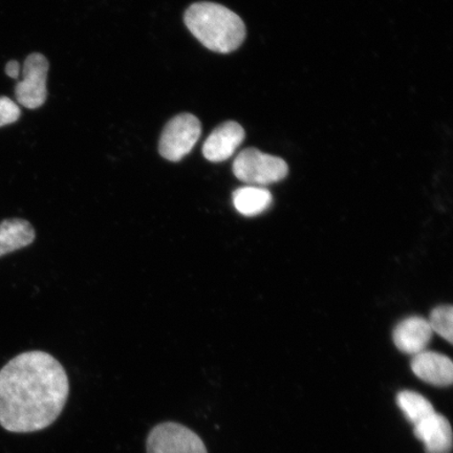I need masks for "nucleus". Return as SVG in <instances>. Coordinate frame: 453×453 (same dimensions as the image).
Here are the masks:
<instances>
[{
  "label": "nucleus",
  "instance_id": "obj_12",
  "mask_svg": "<svg viewBox=\"0 0 453 453\" xmlns=\"http://www.w3.org/2000/svg\"><path fill=\"white\" fill-rule=\"evenodd\" d=\"M273 196L259 186L242 187L234 192V205L245 217H257L270 208Z\"/></svg>",
  "mask_w": 453,
  "mask_h": 453
},
{
  "label": "nucleus",
  "instance_id": "obj_10",
  "mask_svg": "<svg viewBox=\"0 0 453 453\" xmlns=\"http://www.w3.org/2000/svg\"><path fill=\"white\" fill-rule=\"evenodd\" d=\"M416 437L422 441L426 453H450L452 429L444 416L434 412L415 426Z\"/></svg>",
  "mask_w": 453,
  "mask_h": 453
},
{
  "label": "nucleus",
  "instance_id": "obj_16",
  "mask_svg": "<svg viewBox=\"0 0 453 453\" xmlns=\"http://www.w3.org/2000/svg\"><path fill=\"white\" fill-rule=\"evenodd\" d=\"M5 73H7L11 78H19L20 73V65L19 62L15 60L9 61L7 65H5Z\"/></svg>",
  "mask_w": 453,
  "mask_h": 453
},
{
  "label": "nucleus",
  "instance_id": "obj_11",
  "mask_svg": "<svg viewBox=\"0 0 453 453\" xmlns=\"http://www.w3.org/2000/svg\"><path fill=\"white\" fill-rule=\"evenodd\" d=\"M36 239V232L28 220L5 219L0 222V258L27 248Z\"/></svg>",
  "mask_w": 453,
  "mask_h": 453
},
{
  "label": "nucleus",
  "instance_id": "obj_5",
  "mask_svg": "<svg viewBox=\"0 0 453 453\" xmlns=\"http://www.w3.org/2000/svg\"><path fill=\"white\" fill-rule=\"evenodd\" d=\"M146 449L147 453H208L196 433L174 422H164L152 428Z\"/></svg>",
  "mask_w": 453,
  "mask_h": 453
},
{
  "label": "nucleus",
  "instance_id": "obj_13",
  "mask_svg": "<svg viewBox=\"0 0 453 453\" xmlns=\"http://www.w3.org/2000/svg\"><path fill=\"white\" fill-rule=\"evenodd\" d=\"M396 403H398L402 411H403L407 420L413 425L421 423L434 413L432 403L421 394L412 392V390H403L396 395Z\"/></svg>",
  "mask_w": 453,
  "mask_h": 453
},
{
  "label": "nucleus",
  "instance_id": "obj_8",
  "mask_svg": "<svg viewBox=\"0 0 453 453\" xmlns=\"http://www.w3.org/2000/svg\"><path fill=\"white\" fill-rule=\"evenodd\" d=\"M433 330L428 320L412 316L402 320L394 331V342L402 353L415 356L426 349L432 340Z\"/></svg>",
  "mask_w": 453,
  "mask_h": 453
},
{
  "label": "nucleus",
  "instance_id": "obj_3",
  "mask_svg": "<svg viewBox=\"0 0 453 453\" xmlns=\"http://www.w3.org/2000/svg\"><path fill=\"white\" fill-rule=\"evenodd\" d=\"M288 164L281 157L264 154L257 149L242 150L234 162V173L242 182L264 186L287 178Z\"/></svg>",
  "mask_w": 453,
  "mask_h": 453
},
{
  "label": "nucleus",
  "instance_id": "obj_1",
  "mask_svg": "<svg viewBox=\"0 0 453 453\" xmlns=\"http://www.w3.org/2000/svg\"><path fill=\"white\" fill-rule=\"evenodd\" d=\"M69 393V378L55 357L42 350L17 355L0 370V426L41 432L61 415Z\"/></svg>",
  "mask_w": 453,
  "mask_h": 453
},
{
  "label": "nucleus",
  "instance_id": "obj_14",
  "mask_svg": "<svg viewBox=\"0 0 453 453\" xmlns=\"http://www.w3.org/2000/svg\"><path fill=\"white\" fill-rule=\"evenodd\" d=\"M428 324L433 332L439 334L449 343L453 342V308L451 305H440L430 314Z\"/></svg>",
  "mask_w": 453,
  "mask_h": 453
},
{
  "label": "nucleus",
  "instance_id": "obj_4",
  "mask_svg": "<svg viewBox=\"0 0 453 453\" xmlns=\"http://www.w3.org/2000/svg\"><path fill=\"white\" fill-rule=\"evenodd\" d=\"M201 134L200 120L190 113H180L164 128L158 151L166 160L179 162L194 150Z\"/></svg>",
  "mask_w": 453,
  "mask_h": 453
},
{
  "label": "nucleus",
  "instance_id": "obj_7",
  "mask_svg": "<svg viewBox=\"0 0 453 453\" xmlns=\"http://www.w3.org/2000/svg\"><path fill=\"white\" fill-rule=\"evenodd\" d=\"M241 124L228 121L215 128L203 146V155L213 163L228 160L245 140Z\"/></svg>",
  "mask_w": 453,
  "mask_h": 453
},
{
  "label": "nucleus",
  "instance_id": "obj_9",
  "mask_svg": "<svg viewBox=\"0 0 453 453\" xmlns=\"http://www.w3.org/2000/svg\"><path fill=\"white\" fill-rule=\"evenodd\" d=\"M411 370L421 380L434 387H449L453 381V365L449 357L424 350L413 356Z\"/></svg>",
  "mask_w": 453,
  "mask_h": 453
},
{
  "label": "nucleus",
  "instance_id": "obj_2",
  "mask_svg": "<svg viewBox=\"0 0 453 453\" xmlns=\"http://www.w3.org/2000/svg\"><path fill=\"white\" fill-rule=\"evenodd\" d=\"M184 21L192 35L213 52H234L246 39V26L241 17L222 4H194L187 9Z\"/></svg>",
  "mask_w": 453,
  "mask_h": 453
},
{
  "label": "nucleus",
  "instance_id": "obj_15",
  "mask_svg": "<svg viewBox=\"0 0 453 453\" xmlns=\"http://www.w3.org/2000/svg\"><path fill=\"white\" fill-rule=\"evenodd\" d=\"M20 116V107L12 99L2 96L0 97V127L19 121Z\"/></svg>",
  "mask_w": 453,
  "mask_h": 453
},
{
  "label": "nucleus",
  "instance_id": "obj_6",
  "mask_svg": "<svg viewBox=\"0 0 453 453\" xmlns=\"http://www.w3.org/2000/svg\"><path fill=\"white\" fill-rule=\"evenodd\" d=\"M49 61L42 54L27 57L22 67V81L15 85V98L27 110H36L48 97L47 79Z\"/></svg>",
  "mask_w": 453,
  "mask_h": 453
}]
</instances>
